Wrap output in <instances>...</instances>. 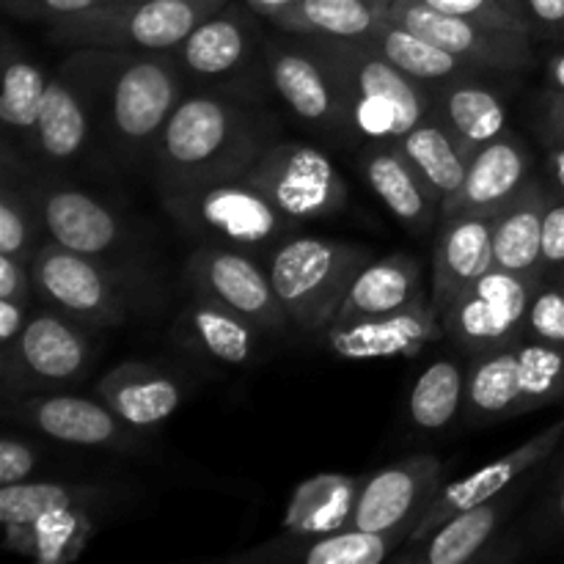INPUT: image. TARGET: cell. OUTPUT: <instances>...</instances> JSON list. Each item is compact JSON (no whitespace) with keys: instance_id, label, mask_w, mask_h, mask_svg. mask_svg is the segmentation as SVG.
I'll list each match as a JSON object with an SVG mask.
<instances>
[{"instance_id":"obj_1","label":"cell","mask_w":564,"mask_h":564,"mask_svg":"<svg viewBox=\"0 0 564 564\" xmlns=\"http://www.w3.org/2000/svg\"><path fill=\"white\" fill-rule=\"evenodd\" d=\"M88 102L121 165L152 163L165 121L185 99V72L171 53L77 47L61 69Z\"/></svg>"},{"instance_id":"obj_2","label":"cell","mask_w":564,"mask_h":564,"mask_svg":"<svg viewBox=\"0 0 564 564\" xmlns=\"http://www.w3.org/2000/svg\"><path fill=\"white\" fill-rule=\"evenodd\" d=\"M264 149V127L240 102L220 94H191L169 116L154 147L160 196L242 176Z\"/></svg>"},{"instance_id":"obj_3","label":"cell","mask_w":564,"mask_h":564,"mask_svg":"<svg viewBox=\"0 0 564 564\" xmlns=\"http://www.w3.org/2000/svg\"><path fill=\"white\" fill-rule=\"evenodd\" d=\"M339 91L345 130L367 143L400 141L433 108L435 91L397 69L369 42L308 39Z\"/></svg>"},{"instance_id":"obj_4","label":"cell","mask_w":564,"mask_h":564,"mask_svg":"<svg viewBox=\"0 0 564 564\" xmlns=\"http://www.w3.org/2000/svg\"><path fill=\"white\" fill-rule=\"evenodd\" d=\"M372 259V251L356 242L292 235L273 248L268 270L290 323L303 334H323Z\"/></svg>"},{"instance_id":"obj_5","label":"cell","mask_w":564,"mask_h":564,"mask_svg":"<svg viewBox=\"0 0 564 564\" xmlns=\"http://www.w3.org/2000/svg\"><path fill=\"white\" fill-rule=\"evenodd\" d=\"M229 0H130L64 17L47 25L50 42L66 50L113 47L171 53Z\"/></svg>"},{"instance_id":"obj_6","label":"cell","mask_w":564,"mask_h":564,"mask_svg":"<svg viewBox=\"0 0 564 564\" xmlns=\"http://www.w3.org/2000/svg\"><path fill=\"white\" fill-rule=\"evenodd\" d=\"M163 207L193 237L229 248L281 246L297 231V220L281 213L246 174L165 193Z\"/></svg>"},{"instance_id":"obj_7","label":"cell","mask_w":564,"mask_h":564,"mask_svg":"<svg viewBox=\"0 0 564 564\" xmlns=\"http://www.w3.org/2000/svg\"><path fill=\"white\" fill-rule=\"evenodd\" d=\"M564 400V347L521 339L477 356L468 367L466 411L471 424L523 416Z\"/></svg>"},{"instance_id":"obj_8","label":"cell","mask_w":564,"mask_h":564,"mask_svg":"<svg viewBox=\"0 0 564 564\" xmlns=\"http://www.w3.org/2000/svg\"><path fill=\"white\" fill-rule=\"evenodd\" d=\"M31 279L39 303L86 328H116L130 319L127 279L108 259L86 257L47 240L33 253Z\"/></svg>"},{"instance_id":"obj_9","label":"cell","mask_w":564,"mask_h":564,"mask_svg":"<svg viewBox=\"0 0 564 564\" xmlns=\"http://www.w3.org/2000/svg\"><path fill=\"white\" fill-rule=\"evenodd\" d=\"M97 341L94 330L39 303L11 352H0L3 386L9 394L58 391L91 372Z\"/></svg>"},{"instance_id":"obj_10","label":"cell","mask_w":564,"mask_h":564,"mask_svg":"<svg viewBox=\"0 0 564 564\" xmlns=\"http://www.w3.org/2000/svg\"><path fill=\"white\" fill-rule=\"evenodd\" d=\"M540 281V275L494 268L441 314L444 336L471 358L516 345L527 334V312Z\"/></svg>"},{"instance_id":"obj_11","label":"cell","mask_w":564,"mask_h":564,"mask_svg":"<svg viewBox=\"0 0 564 564\" xmlns=\"http://www.w3.org/2000/svg\"><path fill=\"white\" fill-rule=\"evenodd\" d=\"M246 176L297 224L334 218L347 207V185L339 169L312 143H268Z\"/></svg>"},{"instance_id":"obj_12","label":"cell","mask_w":564,"mask_h":564,"mask_svg":"<svg viewBox=\"0 0 564 564\" xmlns=\"http://www.w3.org/2000/svg\"><path fill=\"white\" fill-rule=\"evenodd\" d=\"M185 284L191 286L193 295L209 297V301L231 308L251 325H257L262 334H279L290 323L279 295H275L270 270H264L242 248L207 242L193 251L185 264Z\"/></svg>"},{"instance_id":"obj_13","label":"cell","mask_w":564,"mask_h":564,"mask_svg":"<svg viewBox=\"0 0 564 564\" xmlns=\"http://www.w3.org/2000/svg\"><path fill=\"white\" fill-rule=\"evenodd\" d=\"M386 17L482 72H518L532 64V36L527 33L501 31L468 17L444 14L413 0H391Z\"/></svg>"},{"instance_id":"obj_14","label":"cell","mask_w":564,"mask_h":564,"mask_svg":"<svg viewBox=\"0 0 564 564\" xmlns=\"http://www.w3.org/2000/svg\"><path fill=\"white\" fill-rule=\"evenodd\" d=\"M31 196L47 240L58 242L69 251L110 262V253L121 251L130 242V231L119 213H113L108 204L80 187L61 185V182H36L31 185Z\"/></svg>"},{"instance_id":"obj_15","label":"cell","mask_w":564,"mask_h":564,"mask_svg":"<svg viewBox=\"0 0 564 564\" xmlns=\"http://www.w3.org/2000/svg\"><path fill=\"white\" fill-rule=\"evenodd\" d=\"M441 474L444 463L435 455H413L369 474L352 512V529L364 532L416 529L419 518L438 496Z\"/></svg>"},{"instance_id":"obj_16","label":"cell","mask_w":564,"mask_h":564,"mask_svg":"<svg viewBox=\"0 0 564 564\" xmlns=\"http://www.w3.org/2000/svg\"><path fill=\"white\" fill-rule=\"evenodd\" d=\"M323 345L347 361H380V358L416 356L444 336L433 303L422 301L378 317L334 323L323 330Z\"/></svg>"},{"instance_id":"obj_17","label":"cell","mask_w":564,"mask_h":564,"mask_svg":"<svg viewBox=\"0 0 564 564\" xmlns=\"http://www.w3.org/2000/svg\"><path fill=\"white\" fill-rule=\"evenodd\" d=\"M564 441V419L556 424H551L549 430L538 433L534 438H529L527 444H521L518 449L507 452L505 457L494 460L490 466L479 468V471L468 474L460 482H452L446 488L438 490V496L433 499V505L427 507L422 518H419L416 529H413L411 540L408 543H419L427 534H433L441 523L449 521L457 512L468 510V507L485 505V501L496 499V496L507 494L523 474H529L532 468H538L540 463L549 460L560 444Z\"/></svg>"},{"instance_id":"obj_18","label":"cell","mask_w":564,"mask_h":564,"mask_svg":"<svg viewBox=\"0 0 564 564\" xmlns=\"http://www.w3.org/2000/svg\"><path fill=\"white\" fill-rule=\"evenodd\" d=\"M17 416L47 438L86 449H127L135 444V430L121 422L102 400L64 394V391H36L17 400Z\"/></svg>"},{"instance_id":"obj_19","label":"cell","mask_w":564,"mask_h":564,"mask_svg":"<svg viewBox=\"0 0 564 564\" xmlns=\"http://www.w3.org/2000/svg\"><path fill=\"white\" fill-rule=\"evenodd\" d=\"M413 529L391 532H364L341 529L330 534H292L259 543L242 554L231 556L240 564H380L397 554L411 540Z\"/></svg>"},{"instance_id":"obj_20","label":"cell","mask_w":564,"mask_h":564,"mask_svg":"<svg viewBox=\"0 0 564 564\" xmlns=\"http://www.w3.org/2000/svg\"><path fill=\"white\" fill-rule=\"evenodd\" d=\"M529 169L532 158L527 143L512 132H505L468 160L460 191L446 198L441 213L444 218H457V215L496 218L529 185L532 180Z\"/></svg>"},{"instance_id":"obj_21","label":"cell","mask_w":564,"mask_h":564,"mask_svg":"<svg viewBox=\"0 0 564 564\" xmlns=\"http://www.w3.org/2000/svg\"><path fill=\"white\" fill-rule=\"evenodd\" d=\"M268 72L270 83L279 91L281 102L306 124L319 130H345V110H341L339 91L325 66L323 55L308 47L292 44H268Z\"/></svg>"},{"instance_id":"obj_22","label":"cell","mask_w":564,"mask_h":564,"mask_svg":"<svg viewBox=\"0 0 564 564\" xmlns=\"http://www.w3.org/2000/svg\"><path fill=\"white\" fill-rule=\"evenodd\" d=\"M496 268L494 262V218H441L433 240V292L430 303L441 314L468 286Z\"/></svg>"},{"instance_id":"obj_23","label":"cell","mask_w":564,"mask_h":564,"mask_svg":"<svg viewBox=\"0 0 564 564\" xmlns=\"http://www.w3.org/2000/svg\"><path fill=\"white\" fill-rule=\"evenodd\" d=\"M361 174L375 196L413 235H430L441 224V202L402 154L397 141L369 143L361 158Z\"/></svg>"},{"instance_id":"obj_24","label":"cell","mask_w":564,"mask_h":564,"mask_svg":"<svg viewBox=\"0 0 564 564\" xmlns=\"http://www.w3.org/2000/svg\"><path fill=\"white\" fill-rule=\"evenodd\" d=\"M97 397L132 430H152L180 411L185 386L158 364L124 361L102 375Z\"/></svg>"},{"instance_id":"obj_25","label":"cell","mask_w":564,"mask_h":564,"mask_svg":"<svg viewBox=\"0 0 564 564\" xmlns=\"http://www.w3.org/2000/svg\"><path fill=\"white\" fill-rule=\"evenodd\" d=\"M259 33L253 20L235 3H226L218 14L204 20L171 55L182 66L185 77L196 80H220L253 58Z\"/></svg>"},{"instance_id":"obj_26","label":"cell","mask_w":564,"mask_h":564,"mask_svg":"<svg viewBox=\"0 0 564 564\" xmlns=\"http://www.w3.org/2000/svg\"><path fill=\"white\" fill-rule=\"evenodd\" d=\"M174 336L182 350L193 356L224 367H248L257 358L259 336L264 334L231 308L193 295L176 319Z\"/></svg>"},{"instance_id":"obj_27","label":"cell","mask_w":564,"mask_h":564,"mask_svg":"<svg viewBox=\"0 0 564 564\" xmlns=\"http://www.w3.org/2000/svg\"><path fill=\"white\" fill-rule=\"evenodd\" d=\"M479 72L460 75L441 86L433 99V113L455 135L466 158L507 132V105L490 83L479 80Z\"/></svg>"},{"instance_id":"obj_28","label":"cell","mask_w":564,"mask_h":564,"mask_svg":"<svg viewBox=\"0 0 564 564\" xmlns=\"http://www.w3.org/2000/svg\"><path fill=\"white\" fill-rule=\"evenodd\" d=\"M427 301L422 281V264L411 253H389L364 264L352 281L334 323H350L361 317L400 312L413 303Z\"/></svg>"},{"instance_id":"obj_29","label":"cell","mask_w":564,"mask_h":564,"mask_svg":"<svg viewBox=\"0 0 564 564\" xmlns=\"http://www.w3.org/2000/svg\"><path fill=\"white\" fill-rule=\"evenodd\" d=\"M91 124L94 119L88 102L77 91L75 83L64 72H58L47 80L36 127H33L28 143L47 163H72V160L86 152Z\"/></svg>"},{"instance_id":"obj_30","label":"cell","mask_w":564,"mask_h":564,"mask_svg":"<svg viewBox=\"0 0 564 564\" xmlns=\"http://www.w3.org/2000/svg\"><path fill=\"white\" fill-rule=\"evenodd\" d=\"M551 191L540 180L529 185L494 218V262L499 270L540 275L543 268V220Z\"/></svg>"},{"instance_id":"obj_31","label":"cell","mask_w":564,"mask_h":564,"mask_svg":"<svg viewBox=\"0 0 564 564\" xmlns=\"http://www.w3.org/2000/svg\"><path fill=\"white\" fill-rule=\"evenodd\" d=\"M510 496H496L485 505L468 507L419 543H405L391 560L422 564H463L482 556L507 512Z\"/></svg>"},{"instance_id":"obj_32","label":"cell","mask_w":564,"mask_h":564,"mask_svg":"<svg viewBox=\"0 0 564 564\" xmlns=\"http://www.w3.org/2000/svg\"><path fill=\"white\" fill-rule=\"evenodd\" d=\"M364 479L358 474H314L292 490L286 501L281 532L292 534H330L352 527Z\"/></svg>"},{"instance_id":"obj_33","label":"cell","mask_w":564,"mask_h":564,"mask_svg":"<svg viewBox=\"0 0 564 564\" xmlns=\"http://www.w3.org/2000/svg\"><path fill=\"white\" fill-rule=\"evenodd\" d=\"M11 551L39 564L75 562L97 532V507H72L50 512L33 523L3 527Z\"/></svg>"},{"instance_id":"obj_34","label":"cell","mask_w":564,"mask_h":564,"mask_svg":"<svg viewBox=\"0 0 564 564\" xmlns=\"http://www.w3.org/2000/svg\"><path fill=\"white\" fill-rule=\"evenodd\" d=\"M397 147L411 160L416 174L422 176L430 193L438 198L441 207H444L446 198L460 191L468 171V158L433 110L411 132H405L397 141Z\"/></svg>"},{"instance_id":"obj_35","label":"cell","mask_w":564,"mask_h":564,"mask_svg":"<svg viewBox=\"0 0 564 564\" xmlns=\"http://www.w3.org/2000/svg\"><path fill=\"white\" fill-rule=\"evenodd\" d=\"M367 0H295L290 9L275 14L273 25L284 33L303 39H347V42H369L383 22Z\"/></svg>"},{"instance_id":"obj_36","label":"cell","mask_w":564,"mask_h":564,"mask_svg":"<svg viewBox=\"0 0 564 564\" xmlns=\"http://www.w3.org/2000/svg\"><path fill=\"white\" fill-rule=\"evenodd\" d=\"M369 44H372L383 58H389L397 69H402L408 77H413V80L424 83V86L433 88V91H438L441 86H446V83L455 80V77L482 72L477 69V66L460 61L457 55L446 53L444 47L433 44L430 39L408 31L405 25L394 22L391 17H383V22L378 25L375 36L369 39Z\"/></svg>"},{"instance_id":"obj_37","label":"cell","mask_w":564,"mask_h":564,"mask_svg":"<svg viewBox=\"0 0 564 564\" xmlns=\"http://www.w3.org/2000/svg\"><path fill=\"white\" fill-rule=\"evenodd\" d=\"M468 397V369H463L457 361L441 358L433 361L416 378L408 400V413L411 422L419 430H446L460 411H466Z\"/></svg>"},{"instance_id":"obj_38","label":"cell","mask_w":564,"mask_h":564,"mask_svg":"<svg viewBox=\"0 0 564 564\" xmlns=\"http://www.w3.org/2000/svg\"><path fill=\"white\" fill-rule=\"evenodd\" d=\"M102 501V490L94 485L77 482H17L0 485V523H33L39 518L72 507H97Z\"/></svg>"},{"instance_id":"obj_39","label":"cell","mask_w":564,"mask_h":564,"mask_svg":"<svg viewBox=\"0 0 564 564\" xmlns=\"http://www.w3.org/2000/svg\"><path fill=\"white\" fill-rule=\"evenodd\" d=\"M50 77L28 55L14 53V42L6 39L3 47V94H0V119L6 130L20 138H31L39 108Z\"/></svg>"},{"instance_id":"obj_40","label":"cell","mask_w":564,"mask_h":564,"mask_svg":"<svg viewBox=\"0 0 564 564\" xmlns=\"http://www.w3.org/2000/svg\"><path fill=\"white\" fill-rule=\"evenodd\" d=\"M39 209L33 204L31 187H14L6 171L3 191H0V253L31 262L39 242Z\"/></svg>"},{"instance_id":"obj_41","label":"cell","mask_w":564,"mask_h":564,"mask_svg":"<svg viewBox=\"0 0 564 564\" xmlns=\"http://www.w3.org/2000/svg\"><path fill=\"white\" fill-rule=\"evenodd\" d=\"M413 3L430 6L444 14L468 17V20L485 22L490 28H501V31H516L532 36L527 14H523L521 3L516 0H413Z\"/></svg>"},{"instance_id":"obj_42","label":"cell","mask_w":564,"mask_h":564,"mask_svg":"<svg viewBox=\"0 0 564 564\" xmlns=\"http://www.w3.org/2000/svg\"><path fill=\"white\" fill-rule=\"evenodd\" d=\"M523 339L564 347V286L556 279H543L534 290Z\"/></svg>"},{"instance_id":"obj_43","label":"cell","mask_w":564,"mask_h":564,"mask_svg":"<svg viewBox=\"0 0 564 564\" xmlns=\"http://www.w3.org/2000/svg\"><path fill=\"white\" fill-rule=\"evenodd\" d=\"M102 3H108V0H0L6 14L14 17V20L44 22V25L80 14V11L97 9Z\"/></svg>"},{"instance_id":"obj_44","label":"cell","mask_w":564,"mask_h":564,"mask_svg":"<svg viewBox=\"0 0 564 564\" xmlns=\"http://www.w3.org/2000/svg\"><path fill=\"white\" fill-rule=\"evenodd\" d=\"M564 264V193L551 191L543 220V268L545 279H554Z\"/></svg>"},{"instance_id":"obj_45","label":"cell","mask_w":564,"mask_h":564,"mask_svg":"<svg viewBox=\"0 0 564 564\" xmlns=\"http://www.w3.org/2000/svg\"><path fill=\"white\" fill-rule=\"evenodd\" d=\"M39 468V452L28 441L6 435L0 441V485L28 482Z\"/></svg>"},{"instance_id":"obj_46","label":"cell","mask_w":564,"mask_h":564,"mask_svg":"<svg viewBox=\"0 0 564 564\" xmlns=\"http://www.w3.org/2000/svg\"><path fill=\"white\" fill-rule=\"evenodd\" d=\"M532 36L564 39V0H521Z\"/></svg>"},{"instance_id":"obj_47","label":"cell","mask_w":564,"mask_h":564,"mask_svg":"<svg viewBox=\"0 0 564 564\" xmlns=\"http://www.w3.org/2000/svg\"><path fill=\"white\" fill-rule=\"evenodd\" d=\"M36 308L33 301H17V297H0V352H11L25 330L31 312Z\"/></svg>"},{"instance_id":"obj_48","label":"cell","mask_w":564,"mask_h":564,"mask_svg":"<svg viewBox=\"0 0 564 564\" xmlns=\"http://www.w3.org/2000/svg\"><path fill=\"white\" fill-rule=\"evenodd\" d=\"M538 127L551 147L564 143V91L543 94L538 105Z\"/></svg>"},{"instance_id":"obj_49","label":"cell","mask_w":564,"mask_h":564,"mask_svg":"<svg viewBox=\"0 0 564 564\" xmlns=\"http://www.w3.org/2000/svg\"><path fill=\"white\" fill-rule=\"evenodd\" d=\"M538 527L545 534H564V479L551 485L549 499H545L543 510H540Z\"/></svg>"},{"instance_id":"obj_50","label":"cell","mask_w":564,"mask_h":564,"mask_svg":"<svg viewBox=\"0 0 564 564\" xmlns=\"http://www.w3.org/2000/svg\"><path fill=\"white\" fill-rule=\"evenodd\" d=\"M242 3H246L253 14L264 17V20H273L275 14H281L284 9H290L295 0H242Z\"/></svg>"},{"instance_id":"obj_51","label":"cell","mask_w":564,"mask_h":564,"mask_svg":"<svg viewBox=\"0 0 564 564\" xmlns=\"http://www.w3.org/2000/svg\"><path fill=\"white\" fill-rule=\"evenodd\" d=\"M545 86L551 91H564V53L554 55V58L545 64Z\"/></svg>"},{"instance_id":"obj_52","label":"cell","mask_w":564,"mask_h":564,"mask_svg":"<svg viewBox=\"0 0 564 564\" xmlns=\"http://www.w3.org/2000/svg\"><path fill=\"white\" fill-rule=\"evenodd\" d=\"M549 171L551 176H554L556 191L564 193V143H560V147H554L549 152Z\"/></svg>"},{"instance_id":"obj_53","label":"cell","mask_w":564,"mask_h":564,"mask_svg":"<svg viewBox=\"0 0 564 564\" xmlns=\"http://www.w3.org/2000/svg\"><path fill=\"white\" fill-rule=\"evenodd\" d=\"M369 6H375V9L380 11V14H389V9H391V0H367Z\"/></svg>"},{"instance_id":"obj_54","label":"cell","mask_w":564,"mask_h":564,"mask_svg":"<svg viewBox=\"0 0 564 564\" xmlns=\"http://www.w3.org/2000/svg\"><path fill=\"white\" fill-rule=\"evenodd\" d=\"M562 479H564V460L560 463V468H556V474H554V482H551V485H556V482H562Z\"/></svg>"},{"instance_id":"obj_55","label":"cell","mask_w":564,"mask_h":564,"mask_svg":"<svg viewBox=\"0 0 564 564\" xmlns=\"http://www.w3.org/2000/svg\"><path fill=\"white\" fill-rule=\"evenodd\" d=\"M554 279H556V281H560V284L564 286V264H562V268H560V270H556V275H554Z\"/></svg>"},{"instance_id":"obj_56","label":"cell","mask_w":564,"mask_h":564,"mask_svg":"<svg viewBox=\"0 0 564 564\" xmlns=\"http://www.w3.org/2000/svg\"><path fill=\"white\" fill-rule=\"evenodd\" d=\"M108 3H130V0H108Z\"/></svg>"},{"instance_id":"obj_57","label":"cell","mask_w":564,"mask_h":564,"mask_svg":"<svg viewBox=\"0 0 564 564\" xmlns=\"http://www.w3.org/2000/svg\"><path fill=\"white\" fill-rule=\"evenodd\" d=\"M516 3H521V0H516ZM521 9H523V6H521Z\"/></svg>"}]
</instances>
